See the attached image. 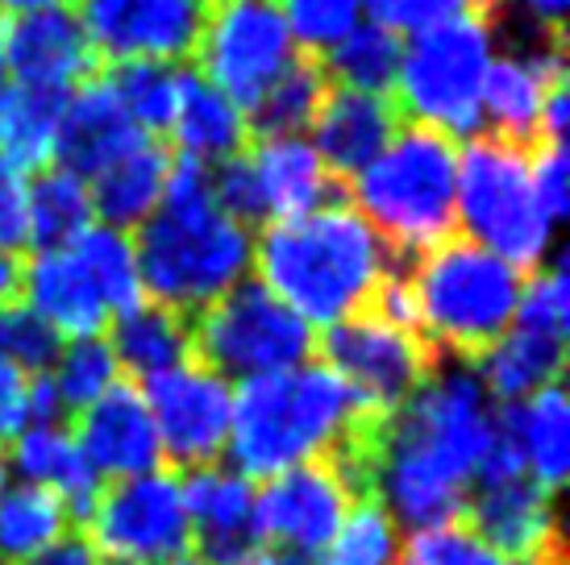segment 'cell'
I'll use <instances>...</instances> for the list:
<instances>
[{
    "mask_svg": "<svg viewBox=\"0 0 570 565\" xmlns=\"http://www.w3.org/2000/svg\"><path fill=\"white\" fill-rule=\"evenodd\" d=\"M400 258L346 200L263 225L254 234V279L287 304L308 329H330L366 313Z\"/></svg>",
    "mask_w": 570,
    "mask_h": 565,
    "instance_id": "6da1fadb",
    "label": "cell"
},
{
    "mask_svg": "<svg viewBox=\"0 0 570 565\" xmlns=\"http://www.w3.org/2000/svg\"><path fill=\"white\" fill-rule=\"evenodd\" d=\"M142 296L179 316L205 313L254 270V229L213 200V167L171 155L159 212L134 234Z\"/></svg>",
    "mask_w": 570,
    "mask_h": 565,
    "instance_id": "7a4b0ae2",
    "label": "cell"
},
{
    "mask_svg": "<svg viewBox=\"0 0 570 565\" xmlns=\"http://www.w3.org/2000/svg\"><path fill=\"white\" fill-rule=\"evenodd\" d=\"M358 408L346 383L321 361L246 378L234 395L225 449L242 478H275L330 454Z\"/></svg>",
    "mask_w": 570,
    "mask_h": 565,
    "instance_id": "3957f363",
    "label": "cell"
},
{
    "mask_svg": "<svg viewBox=\"0 0 570 565\" xmlns=\"http://www.w3.org/2000/svg\"><path fill=\"white\" fill-rule=\"evenodd\" d=\"M454 200L459 141L409 121H400L392 141L350 179V208L400 262L454 237Z\"/></svg>",
    "mask_w": 570,
    "mask_h": 565,
    "instance_id": "277c9868",
    "label": "cell"
},
{
    "mask_svg": "<svg viewBox=\"0 0 570 565\" xmlns=\"http://www.w3.org/2000/svg\"><path fill=\"white\" fill-rule=\"evenodd\" d=\"M404 282L429 349L438 358L475 361L512 329L524 275L466 237H445L412 258Z\"/></svg>",
    "mask_w": 570,
    "mask_h": 565,
    "instance_id": "5b68a950",
    "label": "cell"
},
{
    "mask_svg": "<svg viewBox=\"0 0 570 565\" xmlns=\"http://www.w3.org/2000/svg\"><path fill=\"white\" fill-rule=\"evenodd\" d=\"M495 21L491 13L462 9L442 26L416 33L400 50L392 105L400 121L471 141L483 133V83L495 63Z\"/></svg>",
    "mask_w": 570,
    "mask_h": 565,
    "instance_id": "8992f818",
    "label": "cell"
},
{
    "mask_svg": "<svg viewBox=\"0 0 570 565\" xmlns=\"http://www.w3.org/2000/svg\"><path fill=\"white\" fill-rule=\"evenodd\" d=\"M454 225L508 267L541 270L554 250V220L541 212L529 184V146L479 133L459 141V200Z\"/></svg>",
    "mask_w": 570,
    "mask_h": 565,
    "instance_id": "52a82bcc",
    "label": "cell"
},
{
    "mask_svg": "<svg viewBox=\"0 0 570 565\" xmlns=\"http://www.w3.org/2000/svg\"><path fill=\"white\" fill-rule=\"evenodd\" d=\"M191 361L217 378H263L296 370L317 349V329H308L287 304L271 296L258 279L238 282L188 320Z\"/></svg>",
    "mask_w": 570,
    "mask_h": 565,
    "instance_id": "ba28073f",
    "label": "cell"
},
{
    "mask_svg": "<svg viewBox=\"0 0 570 565\" xmlns=\"http://www.w3.org/2000/svg\"><path fill=\"white\" fill-rule=\"evenodd\" d=\"M462 524L508 565H541L554 553H567L554 495L529 478L521 454L500 437V428L488 462L471 483Z\"/></svg>",
    "mask_w": 570,
    "mask_h": 565,
    "instance_id": "9c48e42d",
    "label": "cell"
},
{
    "mask_svg": "<svg viewBox=\"0 0 570 565\" xmlns=\"http://www.w3.org/2000/svg\"><path fill=\"white\" fill-rule=\"evenodd\" d=\"M191 59V71L250 112L271 83L301 59V50L275 0H213Z\"/></svg>",
    "mask_w": 570,
    "mask_h": 565,
    "instance_id": "30bf717a",
    "label": "cell"
},
{
    "mask_svg": "<svg viewBox=\"0 0 570 565\" xmlns=\"http://www.w3.org/2000/svg\"><path fill=\"white\" fill-rule=\"evenodd\" d=\"M321 366L346 383V391L363 404V408L396 412L421 383H425L442 358L429 349L421 333L400 329L375 308L358 316H346L321 333Z\"/></svg>",
    "mask_w": 570,
    "mask_h": 565,
    "instance_id": "8fae6325",
    "label": "cell"
},
{
    "mask_svg": "<svg viewBox=\"0 0 570 565\" xmlns=\"http://www.w3.org/2000/svg\"><path fill=\"white\" fill-rule=\"evenodd\" d=\"M80 533L100 562L121 565H163L188 557V516L184 490L171 470L117 478L96 490Z\"/></svg>",
    "mask_w": 570,
    "mask_h": 565,
    "instance_id": "7c38bea8",
    "label": "cell"
},
{
    "mask_svg": "<svg viewBox=\"0 0 570 565\" xmlns=\"http://www.w3.org/2000/svg\"><path fill=\"white\" fill-rule=\"evenodd\" d=\"M138 391L155 420L167 470L191 474L222 466L225 440H229V412H234V387L225 378L188 358L167 375L146 378Z\"/></svg>",
    "mask_w": 570,
    "mask_h": 565,
    "instance_id": "4fadbf2b",
    "label": "cell"
},
{
    "mask_svg": "<svg viewBox=\"0 0 570 565\" xmlns=\"http://www.w3.org/2000/svg\"><path fill=\"white\" fill-rule=\"evenodd\" d=\"M213 0H80V26L96 59L121 63H179L200 42Z\"/></svg>",
    "mask_w": 570,
    "mask_h": 565,
    "instance_id": "5bb4252c",
    "label": "cell"
},
{
    "mask_svg": "<svg viewBox=\"0 0 570 565\" xmlns=\"http://www.w3.org/2000/svg\"><path fill=\"white\" fill-rule=\"evenodd\" d=\"M354 507L333 474L330 462H304L296 470L267 478L263 495H254V524L263 545H279L292 557H313L330 549L346 512Z\"/></svg>",
    "mask_w": 570,
    "mask_h": 565,
    "instance_id": "9a60e30c",
    "label": "cell"
},
{
    "mask_svg": "<svg viewBox=\"0 0 570 565\" xmlns=\"http://www.w3.org/2000/svg\"><path fill=\"white\" fill-rule=\"evenodd\" d=\"M567 88V50L554 33H529L495 54L483 83V129L512 146H538L546 100Z\"/></svg>",
    "mask_w": 570,
    "mask_h": 565,
    "instance_id": "2e32d148",
    "label": "cell"
},
{
    "mask_svg": "<svg viewBox=\"0 0 570 565\" xmlns=\"http://www.w3.org/2000/svg\"><path fill=\"white\" fill-rule=\"evenodd\" d=\"M71 437L96 478L117 483V478H142V474L167 470L155 420L146 412L142 391L129 378L112 383L96 404H88L80 416H71Z\"/></svg>",
    "mask_w": 570,
    "mask_h": 565,
    "instance_id": "e0dca14e",
    "label": "cell"
},
{
    "mask_svg": "<svg viewBox=\"0 0 570 565\" xmlns=\"http://www.w3.org/2000/svg\"><path fill=\"white\" fill-rule=\"evenodd\" d=\"M184 516H188V557L196 565H242L258 553L250 478L225 466L184 474Z\"/></svg>",
    "mask_w": 570,
    "mask_h": 565,
    "instance_id": "ac0fdd59",
    "label": "cell"
},
{
    "mask_svg": "<svg viewBox=\"0 0 570 565\" xmlns=\"http://www.w3.org/2000/svg\"><path fill=\"white\" fill-rule=\"evenodd\" d=\"M4 47H9V83H26L55 96H71L80 83L96 79L100 63L76 9H38L4 21Z\"/></svg>",
    "mask_w": 570,
    "mask_h": 565,
    "instance_id": "d6986e66",
    "label": "cell"
},
{
    "mask_svg": "<svg viewBox=\"0 0 570 565\" xmlns=\"http://www.w3.org/2000/svg\"><path fill=\"white\" fill-rule=\"evenodd\" d=\"M258 200V220H292L337 200V179L325 171L304 133H263L242 150Z\"/></svg>",
    "mask_w": 570,
    "mask_h": 565,
    "instance_id": "ffe728a7",
    "label": "cell"
},
{
    "mask_svg": "<svg viewBox=\"0 0 570 565\" xmlns=\"http://www.w3.org/2000/svg\"><path fill=\"white\" fill-rule=\"evenodd\" d=\"M313 150L325 162L333 179H354L371 158L380 155L400 129V112L392 96L350 92V88H333L321 100L317 117H313Z\"/></svg>",
    "mask_w": 570,
    "mask_h": 565,
    "instance_id": "44dd1931",
    "label": "cell"
},
{
    "mask_svg": "<svg viewBox=\"0 0 570 565\" xmlns=\"http://www.w3.org/2000/svg\"><path fill=\"white\" fill-rule=\"evenodd\" d=\"M134 141H142V133L117 105L105 76L88 79L63 100L59 138H55V167L80 175V179H96L109 162L126 155Z\"/></svg>",
    "mask_w": 570,
    "mask_h": 565,
    "instance_id": "7402d4cb",
    "label": "cell"
},
{
    "mask_svg": "<svg viewBox=\"0 0 570 565\" xmlns=\"http://www.w3.org/2000/svg\"><path fill=\"white\" fill-rule=\"evenodd\" d=\"M21 304L33 316H42L50 329L80 341V337H100L109 329V308L100 304L92 279L83 275L76 254L67 250H33L21 270Z\"/></svg>",
    "mask_w": 570,
    "mask_h": 565,
    "instance_id": "603a6c76",
    "label": "cell"
},
{
    "mask_svg": "<svg viewBox=\"0 0 570 565\" xmlns=\"http://www.w3.org/2000/svg\"><path fill=\"white\" fill-rule=\"evenodd\" d=\"M167 138H175L179 158L217 167L250 146V112L234 105L222 88H213L200 71H179V100H175V121Z\"/></svg>",
    "mask_w": 570,
    "mask_h": 565,
    "instance_id": "cb8c5ba5",
    "label": "cell"
},
{
    "mask_svg": "<svg viewBox=\"0 0 570 565\" xmlns=\"http://www.w3.org/2000/svg\"><path fill=\"white\" fill-rule=\"evenodd\" d=\"M167 171H171V150L159 138L134 141L117 162H109L96 179H88L96 225L138 234L146 220L159 212Z\"/></svg>",
    "mask_w": 570,
    "mask_h": 565,
    "instance_id": "d4e9b609",
    "label": "cell"
},
{
    "mask_svg": "<svg viewBox=\"0 0 570 565\" xmlns=\"http://www.w3.org/2000/svg\"><path fill=\"white\" fill-rule=\"evenodd\" d=\"M495 428L521 454L529 478L541 490L558 495L570 470V416L562 383L529 395L521 404H500L495 408Z\"/></svg>",
    "mask_w": 570,
    "mask_h": 565,
    "instance_id": "484cf974",
    "label": "cell"
},
{
    "mask_svg": "<svg viewBox=\"0 0 570 565\" xmlns=\"http://www.w3.org/2000/svg\"><path fill=\"white\" fill-rule=\"evenodd\" d=\"M4 462H13V470L33 483V487L55 490L59 499L71 507V524L80 528L88 507H92L100 478L92 466L83 462L80 445L71 437V428L63 424H47V428H26L17 433V440L4 449Z\"/></svg>",
    "mask_w": 570,
    "mask_h": 565,
    "instance_id": "4316f807",
    "label": "cell"
},
{
    "mask_svg": "<svg viewBox=\"0 0 570 565\" xmlns=\"http://www.w3.org/2000/svg\"><path fill=\"white\" fill-rule=\"evenodd\" d=\"M475 375L483 383V391L495 399V404H521L529 395L546 391L562 383V366H567V337H550V333H533V329H512L488 349L479 354Z\"/></svg>",
    "mask_w": 570,
    "mask_h": 565,
    "instance_id": "83f0119b",
    "label": "cell"
},
{
    "mask_svg": "<svg viewBox=\"0 0 570 565\" xmlns=\"http://www.w3.org/2000/svg\"><path fill=\"white\" fill-rule=\"evenodd\" d=\"M109 346L112 358L121 366V378H155L175 370L179 361L191 358V333L188 316L159 308V304H134L129 313L112 316L109 320Z\"/></svg>",
    "mask_w": 570,
    "mask_h": 565,
    "instance_id": "f1b7e54d",
    "label": "cell"
},
{
    "mask_svg": "<svg viewBox=\"0 0 570 565\" xmlns=\"http://www.w3.org/2000/svg\"><path fill=\"white\" fill-rule=\"evenodd\" d=\"M88 225H96L88 179L55 167V162L33 171L30 188H26V229H30L33 250H63Z\"/></svg>",
    "mask_w": 570,
    "mask_h": 565,
    "instance_id": "f546056e",
    "label": "cell"
},
{
    "mask_svg": "<svg viewBox=\"0 0 570 565\" xmlns=\"http://www.w3.org/2000/svg\"><path fill=\"white\" fill-rule=\"evenodd\" d=\"M67 96L38 92L26 83L0 88V158L17 171H42L55 162V138Z\"/></svg>",
    "mask_w": 570,
    "mask_h": 565,
    "instance_id": "4dcf8cb0",
    "label": "cell"
},
{
    "mask_svg": "<svg viewBox=\"0 0 570 565\" xmlns=\"http://www.w3.org/2000/svg\"><path fill=\"white\" fill-rule=\"evenodd\" d=\"M71 528V507L55 490L21 483L0 503V557L13 565L30 562L55 541H63Z\"/></svg>",
    "mask_w": 570,
    "mask_h": 565,
    "instance_id": "1f68e13d",
    "label": "cell"
},
{
    "mask_svg": "<svg viewBox=\"0 0 570 565\" xmlns=\"http://www.w3.org/2000/svg\"><path fill=\"white\" fill-rule=\"evenodd\" d=\"M67 250L76 254L83 275L92 279L100 304L109 316L129 313L134 304H142V279H138V254H134V234L109 229V225H88Z\"/></svg>",
    "mask_w": 570,
    "mask_h": 565,
    "instance_id": "d6a6232c",
    "label": "cell"
},
{
    "mask_svg": "<svg viewBox=\"0 0 570 565\" xmlns=\"http://www.w3.org/2000/svg\"><path fill=\"white\" fill-rule=\"evenodd\" d=\"M400 50H404V42H400L396 33L363 21L358 30H350L317 63L333 88L392 96V83H396V71H400Z\"/></svg>",
    "mask_w": 570,
    "mask_h": 565,
    "instance_id": "836d02e7",
    "label": "cell"
},
{
    "mask_svg": "<svg viewBox=\"0 0 570 565\" xmlns=\"http://www.w3.org/2000/svg\"><path fill=\"white\" fill-rule=\"evenodd\" d=\"M109 92L126 109L134 129L142 138H167L175 121V100H179V67L171 63H121L109 67Z\"/></svg>",
    "mask_w": 570,
    "mask_h": 565,
    "instance_id": "e575fe53",
    "label": "cell"
},
{
    "mask_svg": "<svg viewBox=\"0 0 570 565\" xmlns=\"http://www.w3.org/2000/svg\"><path fill=\"white\" fill-rule=\"evenodd\" d=\"M325 92H330V79L321 71V63L301 54L250 109V129L258 138L263 133H304L313 126Z\"/></svg>",
    "mask_w": 570,
    "mask_h": 565,
    "instance_id": "d590c367",
    "label": "cell"
},
{
    "mask_svg": "<svg viewBox=\"0 0 570 565\" xmlns=\"http://www.w3.org/2000/svg\"><path fill=\"white\" fill-rule=\"evenodd\" d=\"M55 395L63 404V416H80L88 404H96L109 391L112 383H121V366L112 358L109 337H80V341H63V354L50 370Z\"/></svg>",
    "mask_w": 570,
    "mask_h": 565,
    "instance_id": "8d00e7d4",
    "label": "cell"
},
{
    "mask_svg": "<svg viewBox=\"0 0 570 565\" xmlns=\"http://www.w3.org/2000/svg\"><path fill=\"white\" fill-rule=\"evenodd\" d=\"M400 562V528L375 499L354 503L330 541L325 562L317 565H396Z\"/></svg>",
    "mask_w": 570,
    "mask_h": 565,
    "instance_id": "74e56055",
    "label": "cell"
},
{
    "mask_svg": "<svg viewBox=\"0 0 570 565\" xmlns=\"http://www.w3.org/2000/svg\"><path fill=\"white\" fill-rule=\"evenodd\" d=\"M292 42L308 59H325L350 30H358L363 17V0H275Z\"/></svg>",
    "mask_w": 570,
    "mask_h": 565,
    "instance_id": "f35d334b",
    "label": "cell"
},
{
    "mask_svg": "<svg viewBox=\"0 0 570 565\" xmlns=\"http://www.w3.org/2000/svg\"><path fill=\"white\" fill-rule=\"evenodd\" d=\"M63 354V337L42 316H33L21 299L0 308V361L17 366L21 375H50Z\"/></svg>",
    "mask_w": 570,
    "mask_h": 565,
    "instance_id": "ab89813d",
    "label": "cell"
},
{
    "mask_svg": "<svg viewBox=\"0 0 570 565\" xmlns=\"http://www.w3.org/2000/svg\"><path fill=\"white\" fill-rule=\"evenodd\" d=\"M512 325L533 333H550V337H567L570 329V282L567 267L550 258L541 270H533L521 287V304H517V316Z\"/></svg>",
    "mask_w": 570,
    "mask_h": 565,
    "instance_id": "60d3db41",
    "label": "cell"
},
{
    "mask_svg": "<svg viewBox=\"0 0 570 565\" xmlns=\"http://www.w3.org/2000/svg\"><path fill=\"white\" fill-rule=\"evenodd\" d=\"M396 565H508L504 557L471 536L466 524L433 528V533H412L409 545H400Z\"/></svg>",
    "mask_w": 570,
    "mask_h": 565,
    "instance_id": "b9f144b4",
    "label": "cell"
},
{
    "mask_svg": "<svg viewBox=\"0 0 570 565\" xmlns=\"http://www.w3.org/2000/svg\"><path fill=\"white\" fill-rule=\"evenodd\" d=\"M462 9H466L462 0H363L366 21L387 33H396L400 42L442 26L445 17L462 13Z\"/></svg>",
    "mask_w": 570,
    "mask_h": 565,
    "instance_id": "7bdbcfd3",
    "label": "cell"
},
{
    "mask_svg": "<svg viewBox=\"0 0 570 565\" xmlns=\"http://www.w3.org/2000/svg\"><path fill=\"white\" fill-rule=\"evenodd\" d=\"M529 184L538 196L541 212L562 225L570 208V158L562 150V141H538L529 146Z\"/></svg>",
    "mask_w": 570,
    "mask_h": 565,
    "instance_id": "ee69618b",
    "label": "cell"
},
{
    "mask_svg": "<svg viewBox=\"0 0 570 565\" xmlns=\"http://www.w3.org/2000/svg\"><path fill=\"white\" fill-rule=\"evenodd\" d=\"M26 188L30 175L17 171L13 162L0 158V250L17 254L30 246V229H26Z\"/></svg>",
    "mask_w": 570,
    "mask_h": 565,
    "instance_id": "f6af8a7d",
    "label": "cell"
},
{
    "mask_svg": "<svg viewBox=\"0 0 570 565\" xmlns=\"http://www.w3.org/2000/svg\"><path fill=\"white\" fill-rule=\"evenodd\" d=\"M26 408H30V375L0 361V457L26 428Z\"/></svg>",
    "mask_w": 570,
    "mask_h": 565,
    "instance_id": "bcb514c9",
    "label": "cell"
},
{
    "mask_svg": "<svg viewBox=\"0 0 570 565\" xmlns=\"http://www.w3.org/2000/svg\"><path fill=\"white\" fill-rule=\"evenodd\" d=\"M508 4L524 21V33H554V38H562L570 0H508Z\"/></svg>",
    "mask_w": 570,
    "mask_h": 565,
    "instance_id": "7dc6e473",
    "label": "cell"
},
{
    "mask_svg": "<svg viewBox=\"0 0 570 565\" xmlns=\"http://www.w3.org/2000/svg\"><path fill=\"white\" fill-rule=\"evenodd\" d=\"M26 565H105V562L96 557V549L88 545V536H83L80 528H71L63 541H55L50 549H42Z\"/></svg>",
    "mask_w": 570,
    "mask_h": 565,
    "instance_id": "c3c4849f",
    "label": "cell"
},
{
    "mask_svg": "<svg viewBox=\"0 0 570 565\" xmlns=\"http://www.w3.org/2000/svg\"><path fill=\"white\" fill-rule=\"evenodd\" d=\"M21 270H26V258L0 250V308L21 299Z\"/></svg>",
    "mask_w": 570,
    "mask_h": 565,
    "instance_id": "681fc988",
    "label": "cell"
},
{
    "mask_svg": "<svg viewBox=\"0 0 570 565\" xmlns=\"http://www.w3.org/2000/svg\"><path fill=\"white\" fill-rule=\"evenodd\" d=\"M71 4H76V0H0V21L38 13V9H71Z\"/></svg>",
    "mask_w": 570,
    "mask_h": 565,
    "instance_id": "f907efd6",
    "label": "cell"
},
{
    "mask_svg": "<svg viewBox=\"0 0 570 565\" xmlns=\"http://www.w3.org/2000/svg\"><path fill=\"white\" fill-rule=\"evenodd\" d=\"M9 83V47H4V21H0V88Z\"/></svg>",
    "mask_w": 570,
    "mask_h": 565,
    "instance_id": "816d5d0a",
    "label": "cell"
},
{
    "mask_svg": "<svg viewBox=\"0 0 570 565\" xmlns=\"http://www.w3.org/2000/svg\"><path fill=\"white\" fill-rule=\"evenodd\" d=\"M462 4H466V9H479V13H491L500 0H462Z\"/></svg>",
    "mask_w": 570,
    "mask_h": 565,
    "instance_id": "f5cc1de1",
    "label": "cell"
},
{
    "mask_svg": "<svg viewBox=\"0 0 570 565\" xmlns=\"http://www.w3.org/2000/svg\"><path fill=\"white\" fill-rule=\"evenodd\" d=\"M242 565H279V557H275V553H254L250 562H242Z\"/></svg>",
    "mask_w": 570,
    "mask_h": 565,
    "instance_id": "db71d44e",
    "label": "cell"
},
{
    "mask_svg": "<svg viewBox=\"0 0 570 565\" xmlns=\"http://www.w3.org/2000/svg\"><path fill=\"white\" fill-rule=\"evenodd\" d=\"M279 565H317V562H308V557H279Z\"/></svg>",
    "mask_w": 570,
    "mask_h": 565,
    "instance_id": "11a10c76",
    "label": "cell"
},
{
    "mask_svg": "<svg viewBox=\"0 0 570 565\" xmlns=\"http://www.w3.org/2000/svg\"><path fill=\"white\" fill-rule=\"evenodd\" d=\"M541 565H567V553H554V557H546Z\"/></svg>",
    "mask_w": 570,
    "mask_h": 565,
    "instance_id": "9f6ffc18",
    "label": "cell"
},
{
    "mask_svg": "<svg viewBox=\"0 0 570 565\" xmlns=\"http://www.w3.org/2000/svg\"><path fill=\"white\" fill-rule=\"evenodd\" d=\"M0 487H4V457H0Z\"/></svg>",
    "mask_w": 570,
    "mask_h": 565,
    "instance_id": "6f0895ef",
    "label": "cell"
},
{
    "mask_svg": "<svg viewBox=\"0 0 570 565\" xmlns=\"http://www.w3.org/2000/svg\"><path fill=\"white\" fill-rule=\"evenodd\" d=\"M0 565H13V562H4V557H0Z\"/></svg>",
    "mask_w": 570,
    "mask_h": 565,
    "instance_id": "680465c9",
    "label": "cell"
}]
</instances>
